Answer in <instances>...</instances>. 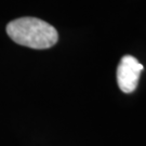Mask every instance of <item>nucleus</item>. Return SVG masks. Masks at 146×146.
<instances>
[{
    "label": "nucleus",
    "instance_id": "2",
    "mask_svg": "<svg viewBox=\"0 0 146 146\" xmlns=\"http://www.w3.org/2000/svg\"><path fill=\"white\" fill-rule=\"evenodd\" d=\"M143 65L134 56L125 55L117 68V82L123 93H132L137 87Z\"/></svg>",
    "mask_w": 146,
    "mask_h": 146
},
{
    "label": "nucleus",
    "instance_id": "1",
    "mask_svg": "<svg viewBox=\"0 0 146 146\" xmlns=\"http://www.w3.org/2000/svg\"><path fill=\"white\" fill-rule=\"evenodd\" d=\"M7 34L17 44L42 50L53 47L58 39L56 29L37 17H20L7 25Z\"/></svg>",
    "mask_w": 146,
    "mask_h": 146
}]
</instances>
